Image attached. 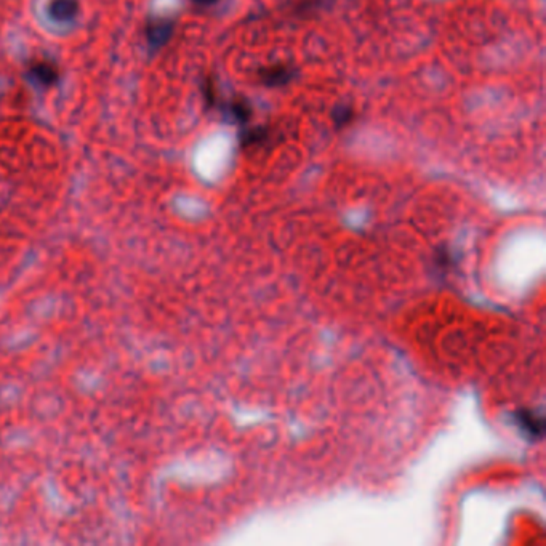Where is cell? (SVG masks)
<instances>
[{
    "instance_id": "cell-8",
    "label": "cell",
    "mask_w": 546,
    "mask_h": 546,
    "mask_svg": "<svg viewBox=\"0 0 546 546\" xmlns=\"http://www.w3.org/2000/svg\"><path fill=\"white\" fill-rule=\"evenodd\" d=\"M353 117H354V111L346 104L338 106V108L334 111V121L337 122L338 127H344V125L353 121Z\"/></svg>"
},
{
    "instance_id": "cell-9",
    "label": "cell",
    "mask_w": 546,
    "mask_h": 546,
    "mask_svg": "<svg viewBox=\"0 0 546 546\" xmlns=\"http://www.w3.org/2000/svg\"><path fill=\"white\" fill-rule=\"evenodd\" d=\"M194 5H199V7H210V5H215L218 0H191Z\"/></svg>"
},
{
    "instance_id": "cell-1",
    "label": "cell",
    "mask_w": 546,
    "mask_h": 546,
    "mask_svg": "<svg viewBox=\"0 0 546 546\" xmlns=\"http://www.w3.org/2000/svg\"><path fill=\"white\" fill-rule=\"evenodd\" d=\"M175 24L168 18H153L146 23L144 36H146L148 45L153 50H159L172 39Z\"/></svg>"
},
{
    "instance_id": "cell-7",
    "label": "cell",
    "mask_w": 546,
    "mask_h": 546,
    "mask_svg": "<svg viewBox=\"0 0 546 546\" xmlns=\"http://www.w3.org/2000/svg\"><path fill=\"white\" fill-rule=\"evenodd\" d=\"M519 423L520 426H523V430L530 432V435H542L543 431V422L540 418H537L535 415H532L530 412H520L519 413Z\"/></svg>"
},
{
    "instance_id": "cell-4",
    "label": "cell",
    "mask_w": 546,
    "mask_h": 546,
    "mask_svg": "<svg viewBox=\"0 0 546 546\" xmlns=\"http://www.w3.org/2000/svg\"><path fill=\"white\" fill-rule=\"evenodd\" d=\"M79 13V0H50L48 15L55 21H71Z\"/></svg>"
},
{
    "instance_id": "cell-2",
    "label": "cell",
    "mask_w": 546,
    "mask_h": 546,
    "mask_svg": "<svg viewBox=\"0 0 546 546\" xmlns=\"http://www.w3.org/2000/svg\"><path fill=\"white\" fill-rule=\"evenodd\" d=\"M28 77L31 82L39 87H52L60 79V71L53 62L37 60L33 61L28 67Z\"/></svg>"
},
{
    "instance_id": "cell-6",
    "label": "cell",
    "mask_w": 546,
    "mask_h": 546,
    "mask_svg": "<svg viewBox=\"0 0 546 546\" xmlns=\"http://www.w3.org/2000/svg\"><path fill=\"white\" fill-rule=\"evenodd\" d=\"M268 136H269L268 129L253 127L242 131L241 141H242V146H256V144L265 143L268 140Z\"/></svg>"
},
{
    "instance_id": "cell-3",
    "label": "cell",
    "mask_w": 546,
    "mask_h": 546,
    "mask_svg": "<svg viewBox=\"0 0 546 546\" xmlns=\"http://www.w3.org/2000/svg\"><path fill=\"white\" fill-rule=\"evenodd\" d=\"M258 77L268 87H282L293 79V69L288 65H273L261 69Z\"/></svg>"
},
{
    "instance_id": "cell-5",
    "label": "cell",
    "mask_w": 546,
    "mask_h": 546,
    "mask_svg": "<svg viewBox=\"0 0 546 546\" xmlns=\"http://www.w3.org/2000/svg\"><path fill=\"white\" fill-rule=\"evenodd\" d=\"M229 114L239 124H247L252 117V106L244 98H236L229 103Z\"/></svg>"
}]
</instances>
